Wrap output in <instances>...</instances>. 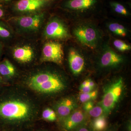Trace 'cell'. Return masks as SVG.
<instances>
[{
    "label": "cell",
    "instance_id": "6da1fadb",
    "mask_svg": "<svg viewBox=\"0 0 131 131\" xmlns=\"http://www.w3.org/2000/svg\"><path fill=\"white\" fill-rule=\"evenodd\" d=\"M106 0H59L58 8L73 20L98 19L106 17Z\"/></svg>",
    "mask_w": 131,
    "mask_h": 131
},
{
    "label": "cell",
    "instance_id": "7a4b0ae2",
    "mask_svg": "<svg viewBox=\"0 0 131 131\" xmlns=\"http://www.w3.org/2000/svg\"><path fill=\"white\" fill-rule=\"evenodd\" d=\"M70 30L75 42L87 50L95 51L107 40L95 20H74Z\"/></svg>",
    "mask_w": 131,
    "mask_h": 131
},
{
    "label": "cell",
    "instance_id": "3957f363",
    "mask_svg": "<svg viewBox=\"0 0 131 131\" xmlns=\"http://www.w3.org/2000/svg\"><path fill=\"white\" fill-rule=\"evenodd\" d=\"M95 51L98 54V65L101 69H116L125 62V57L117 52L107 41Z\"/></svg>",
    "mask_w": 131,
    "mask_h": 131
},
{
    "label": "cell",
    "instance_id": "277c9868",
    "mask_svg": "<svg viewBox=\"0 0 131 131\" xmlns=\"http://www.w3.org/2000/svg\"><path fill=\"white\" fill-rule=\"evenodd\" d=\"M45 38L50 40L66 41L72 39L70 29L62 19L53 16L49 19L43 31Z\"/></svg>",
    "mask_w": 131,
    "mask_h": 131
},
{
    "label": "cell",
    "instance_id": "5b68a950",
    "mask_svg": "<svg viewBox=\"0 0 131 131\" xmlns=\"http://www.w3.org/2000/svg\"><path fill=\"white\" fill-rule=\"evenodd\" d=\"M29 113V106L23 102L10 100L0 103V117L4 119L12 121L25 119Z\"/></svg>",
    "mask_w": 131,
    "mask_h": 131
},
{
    "label": "cell",
    "instance_id": "8992f818",
    "mask_svg": "<svg viewBox=\"0 0 131 131\" xmlns=\"http://www.w3.org/2000/svg\"><path fill=\"white\" fill-rule=\"evenodd\" d=\"M59 0H19L14 3L15 12L23 15L43 12L57 3Z\"/></svg>",
    "mask_w": 131,
    "mask_h": 131
},
{
    "label": "cell",
    "instance_id": "52a82bcc",
    "mask_svg": "<svg viewBox=\"0 0 131 131\" xmlns=\"http://www.w3.org/2000/svg\"><path fill=\"white\" fill-rule=\"evenodd\" d=\"M45 12H41L23 15L14 19L15 24L20 30L27 33L37 31L43 24L45 16Z\"/></svg>",
    "mask_w": 131,
    "mask_h": 131
},
{
    "label": "cell",
    "instance_id": "ba28073f",
    "mask_svg": "<svg viewBox=\"0 0 131 131\" xmlns=\"http://www.w3.org/2000/svg\"><path fill=\"white\" fill-rule=\"evenodd\" d=\"M123 86V79L120 77L106 88L101 105L104 112L108 113L114 108L121 96Z\"/></svg>",
    "mask_w": 131,
    "mask_h": 131
},
{
    "label": "cell",
    "instance_id": "9c48e42d",
    "mask_svg": "<svg viewBox=\"0 0 131 131\" xmlns=\"http://www.w3.org/2000/svg\"><path fill=\"white\" fill-rule=\"evenodd\" d=\"M84 49L75 42L68 48L69 67L71 72L75 75L81 74L86 67V60L83 52Z\"/></svg>",
    "mask_w": 131,
    "mask_h": 131
},
{
    "label": "cell",
    "instance_id": "30bf717a",
    "mask_svg": "<svg viewBox=\"0 0 131 131\" xmlns=\"http://www.w3.org/2000/svg\"><path fill=\"white\" fill-rule=\"evenodd\" d=\"M63 46L59 41L50 40L45 43L42 49L41 61L51 62L61 65L63 63Z\"/></svg>",
    "mask_w": 131,
    "mask_h": 131
},
{
    "label": "cell",
    "instance_id": "8fae6325",
    "mask_svg": "<svg viewBox=\"0 0 131 131\" xmlns=\"http://www.w3.org/2000/svg\"><path fill=\"white\" fill-rule=\"evenodd\" d=\"M106 6L107 8H108L115 15L123 18L130 17L131 2H125L120 0H106Z\"/></svg>",
    "mask_w": 131,
    "mask_h": 131
},
{
    "label": "cell",
    "instance_id": "7c38bea8",
    "mask_svg": "<svg viewBox=\"0 0 131 131\" xmlns=\"http://www.w3.org/2000/svg\"><path fill=\"white\" fill-rule=\"evenodd\" d=\"M65 86L61 76L58 75L56 77L43 83L35 87L33 90L40 93H56L63 90Z\"/></svg>",
    "mask_w": 131,
    "mask_h": 131
},
{
    "label": "cell",
    "instance_id": "4fadbf2b",
    "mask_svg": "<svg viewBox=\"0 0 131 131\" xmlns=\"http://www.w3.org/2000/svg\"><path fill=\"white\" fill-rule=\"evenodd\" d=\"M105 26L107 31L116 38L124 39L130 37V32L129 28L121 23L110 20L107 21Z\"/></svg>",
    "mask_w": 131,
    "mask_h": 131
},
{
    "label": "cell",
    "instance_id": "5bb4252c",
    "mask_svg": "<svg viewBox=\"0 0 131 131\" xmlns=\"http://www.w3.org/2000/svg\"><path fill=\"white\" fill-rule=\"evenodd\" d=\"M77 106L76 102L74 99L70 98H64L57 105V113L59 116L64 119L74 112Z\"/></svg>",
    "mask_w": 131,
    "mask_h": 131
},
{
    "label": "cell",
    "instance_id": "9a60e30c",
    "mask_svg": "<svg viewBox=\"0 0 131 131\" xmlns=\"http://www.w3.org/2000/svg\"><path fill=\"white\" fill-rule=\"evenodd\" d=\"M85 119V116L81 110L74 111L64 120V127L68 130H71L82 123Z\"/></svg>",
    "mask_w": 131,
    "mask_h": 131
},
{
    "label": "cell",
    "instance_id": "2e32d148",
    "mask_svg": "<svg viewBox=\"0 0 131 131\" xmlns=\"http://www.w3.org/2000/svg\"><path fill=\"white\" fill-rule=\"evenodd\" d=\"M13 56L17 61L22 63H26L32 60L34 56V51L30 46L25 45L14 49Z\"/></svg>",
    "mask_w": 131,
    "mask_h": 131
},
{
    "label": "cell",
    "instance_id": "e0dca14e",
    "mask_svg": "<svg viewBox=\"0 0 131 131\" xmlns=\"http://www.w3.org/2000/svg\"><path fill=\"white\" fill-rule=\"evenodd\" d=\"M58 75L56 73L50 71L38 73L31 78L28 82V85L33 89L35 87L56 77Z\"/></svg>",
    "mask_w": 131,
    "mask_h": 131
},
{
    "label": "cell",
    "instance_id": "ac0fdd59",
    "mask_svg": "<svg viewBox=\"0 0 131 131\" xmlns=\"http://www.w3.org/2000/svg\"><path fill=\"white\" fill-rule=\"evenodd\" d=\"M15 73V69L12 63L5 59L0 63V74L4 76L11 77Z\"/></svg>",
    "mask_w": 131,
    "mask_h": 131
},
{
    "label": "cell",
    "instance_id": "d6986e66",
    "mask_svg": "<svg viewBox=\"0 0 131 131\" xmlns=\"http://www.w3.org/2000/svg\"><path fill=\"white\" fill-rule=\"evenodd\" d=\"M111 41L112 44L111 46L118 51L125 52L130 51L131 50L130 45L122 39L114 38Z\"/></svg>",
    "mask_w": 131,
    "mask_h": 131
},
{
    "label": "cell",
    "instance_id": "ffe728a7",
    "mask_svg": "<svg viewBox=\"0 0 131 131\" xmlns=\"http://www.w3.org/2000/svg\"><path fill=\"white\" fill-rule=\"evenodd\" d=\"M106 118L104 115H102L96 117L93 121L92 127L93 131H103L107 126Z\"/></svg>",
    "mask_w": 131,
    "mask_h": 131
},
{
    "label": "cell",
    "instance_id": "44dd1931",
    "mask_svg": "<svg viewBox=\"0 0 131 131\" xmlns=\"http://www.w3.org/2000/svg\"><path fill=\"white\" fill-rule=\"evenodd\" d=\"M98 91L97 90L91 91L88 93H82L79 96V99L82 103H85L95 100L98 95Z\"/></svg>",
    "mask_w": 131,
    "mask_h": 131
},
{
    "label": "cell",
    "instance_id": "7402d4cb",
    "mask_svg": "<svg viewBox=\"0 0 131 131\" xmlns=\"http://www.w3.org/2000/svg\"><path fill=\"white\" fill-rule=\"evenodd\" d=\"M42 117L45 120L49 121H54L57 119L56 114L53 110L50 108L45 109L42 113Z\"/></svg>",
    "mask_w": 131,
    "mask_h": 131
},
{
    "label": "cell",
    "instance_id": "603a6c76",
    "mask_svg": "<svg viewBox=\"0 0 131 131\" xmlns=\"http://www.w3.org/2000/svg\"><path fill=\"white\" fill-rule=\"evenodd\" d=\"M89 114L91 117L96 118L103 115L104 112L103 108L101 106H97L93 107L89 111Z\"/></svg>",
    "mask_w": 131,
    "mask_h": 131
},
{
    "label": "cell",
    "instance_id": "cb8c5ba5",
    "mask_svg": "<svg viewBox=\"0 0 131 131\" xmlns=\"http://www.w3.org/2000/svg\"><path fill=\"white\" fill-rule=\"evenodd\" d=\"M12 32L8 28L0 24V38H9L12 37Z\"/></svg>",
    "mask_w": 131,
    "mask_h": 131
},
{
    "label": "cell",
    "instance_id": "d4e9b609",
    "mask_svg": "<svg viewBox=\"0 0 131 131\" xmlns=\"http://www.w3.org/2000/svg\"><path fill=\"white\" fill-rule=\"evenodd\" d=\"M93 107V103L91 101H89L84 103V106H83V108L84 110L88 112L92 109Z\"/></svg>",
    "mask_w": 131,
    "mask_h": 131
},
{
    "label": "cell",
    "instance_id": "484cf974",
    "mask_svg": "<svg viewBox=\"0 0 131 131\" xmlns=\"http://www.w3.org/2000/svg\"><path fill=\"white\" fill-rule=\"evenodd\" d=\"M93 88L89 87V86H86L80 89V91L82 93H88L92 91Z\"/></svg>",
    "mask_w": 131,
    "mask_h": 131
},
{
    "label": "cell",
    "instance_id": "4316f807",
    "mask_svg": "<svg viewBox=\"0 0 131 131\" xmlns=\"http://www.w3.org/2000/svg\"><path fill=\"white\" fill-rule=\"evenodd\" d=\"M89 79L88 80H85L82 83V84H81V86H80V89L82 88L83 87L86 86H88V83Z\"/></svg>",
    "mask_w": 131,
    "mask_h": 131
},
{
    "label": "cell",
    "instance_id": "83f0119b",
    "mask_svg": "<svg viewBox=\"0 0 131 131\" xmlns=\"http://www.w3.org/2000/svg\"><path fill=\"white\" fill-rule=\"evenodd\" d=\"M95 86V83L93 81H92L90 79H89L88 83V86L94 88Z\"/></svg>",
    "mask_w": 131,
    "mask_h": 131
},
{
    "label": "cell",
    "instance_id": "f1b7e54d",
    "mask_svg": "<svg viewBox=\"0 0 131 131\" xmlns=\"http://www.w3.org/2000/svg\"><path fill=\"white\" fill-rule=\"evenodd\" d=\"M5 14V11L3 8L0 5V18L2 17Z\"/></svg>",
    "mask_w": 131,
    "mask_h": 131
},
{
    "label": "cell",
    "instance_id": "f546056e",
    "mask_svg": "<svg viewBox=\"0 0 131 131\" xmlns=\"http://www.w3.org/2000/svg\"><path fill=\"white\" fill-rule=\"evenodd\" d=\"M75 131H89L87 128L85 127H81L76 130Z\"/></svg>",
    "mask_w": 131,
    "mask_h": 131
},
{
    "label": "cell",
    "instance_id": "4dcf8cb0",
    "mask_svg": "<svg viewBox=\"0 0 131 131\" xmlns=\"http://www.w3.org/2000/svg\"><path fill=\"white\" fill-rule=\"evenodd\" d=\"M0 1L5 2H9L11 1L12 0H0Z\"/></svg>",
    "mask_w": 131,
    "mask_h": 131
},
{
    "label": "cell",
    "instance_id": "1f68e13d",
    "mask_svg": "<svg viewBox=\"0 0 131 131\" xmlns=\"http://www.w3.org/2000/svg\"><path fill=\"white\" fill-rule=\"evenodd\" d=\"M2 80V77H1V75H0V81H1V80Z\"/></svg>",
    "mask_w": 131,
    "mask_h": 131
},
{
    "label": "cell",
    "instance_id": "d6a6232c",
    "mask_svg": "<svg viewBox=\"0 0 131 131\" xmlns=\"http://www.w3.org/2000/svg\"><path fill=\"white\" fill-rule=\"evenodd\" d=\"M0 52H1V49H0Z\"/></svg>",
    "mask_w": 131,
    "mask_h": 131
}]
</instances>
